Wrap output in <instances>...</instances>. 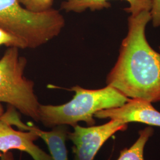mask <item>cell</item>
Returning <instances> with one entry per match:
<instances>
[{"instance_id":"8992f818","label":"cell","mask_w":160,"mask_h":160,"mask_svg":"<svg viewBox=\"0 0 160 160\" xmlns=\"http://www.w3.org/2000/svg\"><path fill=\"white\" fill-rule=\"evenodd\" d=\"M94 118L119 120L123 123L138 122L160 127V112L151 103L138 98H130L123 106L97 112Z\"/></svg>"},{"instance_id":"7a4b0ae2","label":"cell","mask_w":160,"mask_h":160,"mask_svg":"<svg viewBox=\"0 0 160 160\" xmlns=\"http://www.w3.org/2000/svg\"><path fill=\"white\" fill-rule=\"evenodd\" d=\"M74 92L73 98L61 105H43L39 110V122L48 128L59 125L73 128L80 122L94 126L95 114L101 110L119 108L130 98L112 86L97 90H89L79 86L69 89Z\"/></svg>"},{"instance_id":"5b68a950","label":"cell","mask_w":160,"mask_h":160,"mask_svg":"<svg viewBox=\"0 0 160 160\" xmlns=\"http://www.w3.org/2000/svg\"><path fill=\"white\" fill-rule=\"evenodd\" d=\"M128 124L111 120L100 126L82 127L78 124L69 132L68 139L74 144V160H93L99 149L115 133L125 131Z\"/></svg>"},{"instance_id":"4fadbf2b","label":"cell","mask_w":160,"mask_h":160,"mask_svg":"<svg viewBox=\"0 0 160 160\" xmlns=\"http://www.w3.org/2000/svg\"><path fill=\"white\" fill-rule=\"evenodd\" d=\"M153 26H160V0H152V7L150 10Z\"/></svg>"},{"instance_id":"9a60e30c","label":"cell","mask_w":160,"mask_h":160,"mask_svg":"<svg viewBox=\"0 0 160 160\" xmlns=\"http://www.w3.org/2000/svg\"><path fill=\"white\" fill-rule=\"evenodd\" d=\"M159 48H160V47H159Z\"/></svg>"},{"instance_id":"277c9868","label":"cell","mask_w":160,"mask_h":160,"mask_svg":"<svg viewBox=\"0 0 160 160\" xmlns=\"http://www.w3.org/2000/svg\"><path fill=\"white\" fill-rule=\"evenodd\" d=\"M27 59L19 49L10 47L0 59V103L8 104L21 113L39 122L40 104L34 82L24 76Z\"/></svg>"},{"instance_id":"52a82bcc","label":"cell","mask_w":160,"mask_h":160,"mask_svg":"<svg viewBox=\"0 0 160 160\" xmlns=\"http://www.w3.org/2000/svg\"><path fill=\"white\" fill-rule=\"evenodd\" d=\"M38 138L33 132L14 130L6 112L0 116V151L18 149L28 153L33 160H53L51 155L34 144Z\"/></svg>"},{"instance_id":"30bf717a","label":"cell","mask_w":160,"mask_h":160,"mask_svg":"<svg viewBox=\"0 0 160 160\" xmlns=\"http://www.w3.org/2000/svg\"><path fill=\"white\" fill-rule=\"evenodd\" d=\"M153 133L154 129L151 127H147L140 131L137 141L129 148L122 150L117 160H145L143 157L144 148Z\"/></svg>"},{"instance_id":"9c48e42d","label":"cell","mask_w":160,"mask_h":160,"mask_svg":"<svg viewBox=\"0 0 160 160\" xmlns=\"http://www.w3.org/2000/svg\"><path fill=\"white\" fill-rule=\"evenodd\" d=\"M110 0H63L61 4V9L67 12L80 13L87 10L91 11L101 10L109 8ZM129 7L124 9L125 12L135 16L143 11L150 12L152 0H125Z\"/></svg>"},{"instance_id":"8fae6325","label":"cell","mask_w":160,"mask_h":160,"mask_svg":"<svg viewBox=\"0 0 160 160\" xmlns=\"http://www.w3.org/2000/svg\"><path fill=\"white\" fill-rule=\"evenodd\" d=\"M20 4L32 12H42L52 8L53 0H18Z\"/></svg>"},{"instance_id":"ba28073f","label":"cell","mask_w":160,"mask_h":160,"mask_svg":"<svg viewBox=\"0 0 160 160\" xmlns=\"http://www.w3.org/2000/svg\"><path fill=\"white\" fill-rule=\"evenodd\" d=\"M8 120L12 125L19 129L35 133L46 143L53 160H69L66 147L68 139V128L66 125H59L53 128L51 131H44L34 126H28L23 123L18 116L14 108L11 107L7 111Z\"/></svg>"},{"instance_id":"7c38bea8","label":"cell","mask_w":160,"mask_h":160,"mask_svg":"<svg viewBox=\"0 0 160 160\" xmlns=\"http://www.w3.org/2000/svg\"><path fill=\"white\" fill-rule=\"evenodd\" d=\"M5 45L8 48L15 47L19 49H27L25 44L18 38L0 28V46Z\"/></svg>"},{"instance_id":"6da1fadb","label":"cell","mask_w":160,"mask_h":160,"mask_svg":"<svg viewBox=\"0 0 160 160\" xmlns=\"http://www.w3.org/2000/svg\"><path fill=\"white\" fill-rule=\"evenodd\" d=\"M150 20L149 11L129 17L128 33L106 82L128 98L154 103L160 101V54L146 39L145 28Z\"/></svg>"},{"instance_id":"3957f363","label":"cell","mask_w":160,"mask_h":160,"mask_svg":"<svg viewBox=\"0 0 160 160\" xmlns=\"http://www.w3.org/2000/svg\"><path fill=\"white\" fill-rule=\"evenodd\" d=\"M65 26L63 15L53 8L33 12L18 0H0V28L22 40L27 49L45 45L58 36Z\"/></svg>"},{"instance_id":"5bb4252c","label":"cell","mask_w":160,"mask_h":160,"mask_svg":"<svg viewBox=\"0 0 160 160\" xmlns=\"http://www.w3.org/2000/svg\"><path fill=\"white\" fill-rule=\"evenodd\" d=\"M2 114H3V109L1 106V105L0 104V116H1Z\"/></svg>"}]
</instances>
